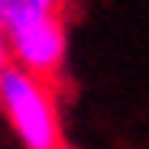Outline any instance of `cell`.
<instances>
[{"instance_id": "obj_1", "label": "cell", "mask_w": 149, "mask_h": 149, "mask_svg": "<svg viewBox=\"0 0 149 149\" xmlns=\"http://www.w3.org/2000/svg\"><path fill=\"white\" fill-rule=\"evenodd\" d=\"M0 104L26 149H62L52 91L16 65L0 71Z\"/></svg>"}, {"instance_id": "obj_2", "label": "cell", "mask_w": 149, "mask_h": 149, "mask_svg": "<svg viewBox=\"0 0 149 149\" xmlns=\"http://www.w3.org/2000/svg\"><path fill=\"white\" fill-rule=\"evenodd\" d=\"M7 49L16 58V68H23L26 74L49 84L58 74L62 58H65V26H62V19H49L42 26L13 33L7 36Z\"/></svg>"}, {"instance_id": "obj_3", "label": "cell", "mask_w": 149, "mask_h": 149, "mask_svg": "<svg viewBox=\"0 0 149 149\" xmlns=\"http://www.w3.org/2000/svg\"><path fill=\"white\" fill-rule=\"evenodd\" d=\"M58 19V0H0V29L3 36L42 26Z\"/></svg>"}, {"instance_id": "obj_4", "label": "cell", "mask_w": 149, "mask_h": 149, "mask_svg": "<svg viewBox=\"0 0 149 149\" xmlns=\"http://www.w3.org/2000/svg\"><path fill=\"white\" fill-rule=\"evenodd\" d=\"M7 58H10V49H7V36H3V29H0V71L10 65Z\"/></svg>"}]
</instances>
